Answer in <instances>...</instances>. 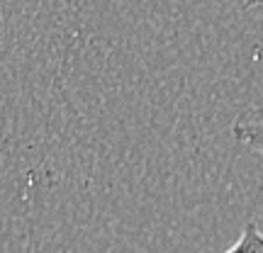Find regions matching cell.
<instances>
[{
	"label": "cell",
	"mask_w": 263,
	"mask_h": 253,
	"mask_svg": "<svg viewBox=\"0 0 263 253\" xmlns=\"http://www.w3.org/2000/svg\"><path fill=\"white\" fill-rule=\"evenodd\" d=\"M232 134L236 137L239 144H244L246 149H251L263 159V120H249L241 117L232 124Z\"/></svg>",
	"instance_id": "obj_1"
},
{
	"label": "cell",
	"mask_w": 263,
	"mask_h": 253,
	"mask_svg": "<svg viewBox=\"0 0 263 253\" xmlns=\"http://www.w3.org/2000/svg\"><path fill=\"white\" fill-rule=\"evenodd\" d=\"M224 253H263V231L256 224H246L239 241Z\"/></svg>",
	"instance_id": "obj_2"
},
{
	"label": "cell",
	"mask_w": 263,
	"mask_h": 253,
	"mask_svg": "<svg viewBox=\"0 0 263 253\" xmlns=\"http://www.w3.org/2000/svg\"><path fill=\"white\" fill-rule=\"evenodd\" d=\"M241 5H246V8H258V5H263V0H239Z\"/></svg>",
	"instance_id": "obj_3"
}]
</instances>
